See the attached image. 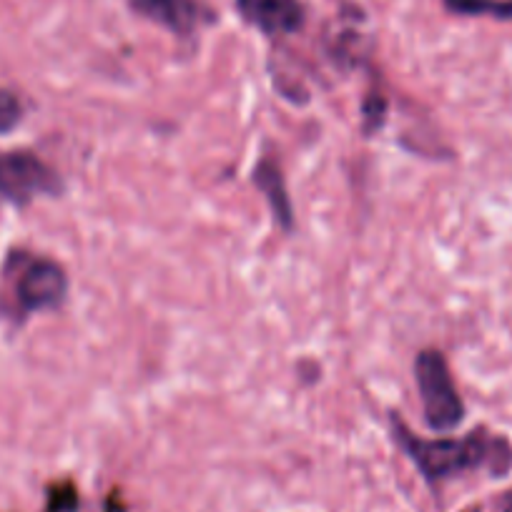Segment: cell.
<instances>
[{
	"label": "cell",
	"instance_id": "6da1fadb",
	"mask_svg": "<svg viewBox=\"0 0 512 512\" xmlns=\"http://www.w3.org/2000/svg\"><path fill=\"white\" fill-rule=\"evenodd\" d=\"M392 435L407 457L415 462L420 475L430 485L452 480L457 475L487 470L492 477H505L512 470V445L502 435L472 430L465 437H417L400 415H390Z\"/></svg>",
	"mask_w": 512,
	"mask_h": 512
},
{
	"label": "cell",
	"instance_id": "7a4b0ae2",
	"mask_svg": "<svg viewBox=\"0 0 512 512\" xmlns=\"http://www.w3.org/2000/svg\"><path fill=\"white\" fill-rule=\"evenodd\" d=\"M415 379L422 412L430 430L450 432L465 420V405L455 387L447 359L437 349H422L415 357Z\"/></svg>",
	"mask_w": 512,
	"mask_h": 512
},
{
	"label": "cell",
	"instance_id": "3957f363",
	"mask_svg": "<svg viewBox=\"0 0 512 512\" xmlns=\"http://www.w3.org/2000/svg\"><path fill=\"white\" fill-rule=\"evenodd\" d=\"M61 191V176L36 154L0 151V201L26 206L38 196H58Z\"/></svg>",
	"mask_w": 512,
	"mask_h": 512
},
{
	"label": "cell",
	"instance_id": "277c9868",
	"mask_svg": "<svg viewBox=\"0 0 512 512\" xmlns=\"http://www.w3.org/2000/svg\"><path fill=\"white\" fill-rule=\"evenodd\" d=\"M68 297V277L51 259H31L16 282V299L23 312L56 309Z\"/></svg>",
	"mask_w": 512,
	"mask_h": 512
},
{
	"label": "cell",
	"instance_id": "5b68a950",
	"mask_svg": "<svg viewBox=\"0 0 512 512\" xmlns=\"http://www.w3.org/2000/svg\"><path fill=\"white\" fill-rule=\"evenodd\" d=\"M131 8L146 21L166 28L179 38H191L204 23L211 21V13L199 0H128Z\"/></svg>",
	"mask_w": 512,
	"mask_h": 512
},
{
	"label": "cell",
	"instance_id": "8992f818",
	"mask_svg": "<svg viewBox=\"0 0 512 512\" xmlns=\"http://www.w3.org/2000/svg\"><path fill=\"white\" fill-rule=\"evenodd\" d=\"M236 8L249 26L267 36H292L307 18L302 0H236Z\"/></svg>",
	"mask_w": 512,
	"mask_h": 512
},
{
	"label": "cell",
	"instance_id": "52a82bcc",
	"mask_svg": "<svg viewBox=\"0 0 512 512\" xmlns=\"http://www.w3.org/2000/svg\"><path fill=\"white\" fill-rule=\"evenodd\" d=\"M251 181H254L256 189L264 194V199H267V204H269V209H272L277 224L282 226L284 231H292L294 229V206H292V199H289L287 181H284L279 161L272 159V156H264V159L256 164L254 174H251Z\"/></svg>",
	"mask_w": 512,
	"mask_h": 512
},
{
	"label": "cell",
	"instance_id": "ba28073f",
	"mask_svg": "<svg viewBox=\"0 0 512 512\" xmlns=\"http://www.w3.org/2000/svg\"><path fill=\"white\" fill-rule=\"evenodd\" d=\"M445 8L455 16L512 21V0H445Z\"/></svg>",
	"mask_w": 512,
	"mask_h": 512
},
{
	"label": "cell",
	"instance_id": "9c48e42d",
	"mask_svg": "<svg viewBox=\"0 0 512 512\" xmlns=\"http://www.w3.org/2000/svg\"><path fill=\"white\" fill-rule=\"evenodd\" d=\"M23 106L16 93L0 88V134H8L21 123Z\"/></svg>",
	"mask_w": 512,
	"mask_h": 512
},
{
	"label": "cell",
	"instance_id": "30bf717a",
	"mask_svg": "<svg viewBox=\"0 0 512 512\" xmlns=\"http://www.w3.org/2000/svg\"><path fill=\"white\" fill-rule=\"evenodd\" d=\"M364 113V134H372L377 128H382L384 116H387V98L382 93H369L367 101L362 106Z\"/></svg>",
	"mask_w": 512,
	"mask_h": 512
},
{
	"label": "cell",
	"instance_id": "8fae6325",
	"mask_svg": "<svg viewBox=\"0 0 512 512\" xmlns=\"http://www.w3.org/2000/svg\"><path fill=\"white\" fill-rule=\"evenodd\" d=\"M502 512H512V492L502 497Z\"/></svg>",
	"mask_w": 512,
	"mask_h": 512
}]
</instances>
